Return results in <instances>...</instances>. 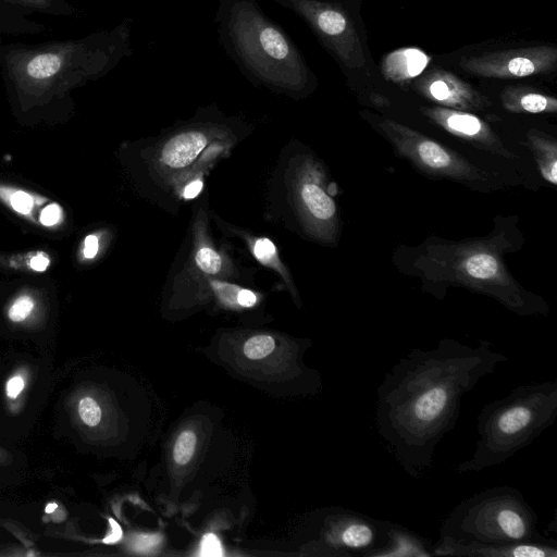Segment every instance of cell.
I'll list each match as a JSON object with an SVG mask.
<instances>
[{"mask_svg": "<svg viewBox=\"0 0 557 557\" xmlns=\"http://www.w3.org/2000/svg\"><path fill=\"white\" fill-rule=\"evenodd\" d=\"M109 521L112 527V532L103 540V542L111 544V543H115L121 540L122 530H121V527L117 524V522H115L113 519H110Z\"/></svg>", "mask_w": 557, "mask_h": 557, "instance_id": "cell-35", "label": "cell"}, {"mask_svg": "<svg viewBox=\"0 0 557 557\" xmlns=\"http://www.w3.org/2000/svg\"><path fill=\"white\" fill-rule=\"evenodd\" d=\"M460 66L486 78H517L547 74L557 66V49L541 45L484 52L465 57Z\"/></svg>", "mask_w": 557, "mask_h": 557, "instance_id": "cell-8", "label": "cell"}, {"mask_svg": "<svg viewBox=\"0 0 557 557\" xmlns=\"http://www.w3.org/2000/svg\"><path fill=\"white\" fill-rule=\"evenodd\" d=\"M380 127L397 150L421 170L461 180L480 176L467 160L413 129L391 120H383Z\"/></svg>", "mask_w": 557, "mask_h": 557, "instance_id": "cell-7", "label": "cell"}, {"mask_svg": "<svg viewBox=\"0 0 557 557\" xmlns=\"http://www.w3.org/2000/svg\"><path fill=\"white\" fill-rule=\"evenodd\" d=\"M539 517L515 486L478 492L458 503L443 520L440 536L488 544L544 542Z\"/></svg>", "mask_w": 557, "mask_h": 557, "instance_id": "cell-5", "label": "cell"}, {"mask_svg": "<svg viewBox=\"0 0 557 557\" xmlns=\"http://www.w3.org/2000/svg\"><path fill=\"white\" fill-rule=\"evenodd\" d=\"M433 554L456 557H557V541L488 544L440 536L433 545Z\"/></svg>", "mask_w": 557, "mask_h": 557, "instance_id": "cell-10", "label": "cell"}, {"mask_svg": "<svg viewBox=\"0 0 557 557\" xmlns=\"http://www.w3.org/2000/svg\"><path fill=\"white\" fill-rule=\"evenodd\" d=\"M207 144L203 133L189 131L172 137L162 148L161 161L173 169L190 164Z\"/></svg>", "mask_w": 557, "mask_h": 557, "instance_id": "cell-15", "label": "cell"}, {"mask_svg": "<svg viewBox=\"0 0 557 557\" xmlns=\"http://www.w3.org/2000/svg\"><path fill=\"white\" fill-rule=\"evenodd\" d=\"M24 388V380L16 375L9 380L7 384V394L10 398H16L17 395L23 391Z\"/></svg>", "mask_w": 557, "mask_h": 557, "instance_id": "cell-32", "label": "cell"}, {"mask_svg": "<svg viewBox=\"0 0 557 557\" xmlns=\"http://www.w3.org/2000/svg\"><path fill=\"white\" fill-rule=\"evenodd\" d=\"M507 360L487 341L471 347L444 338L431 349H411L384 374L374 422L408 476L419 479L430 469L459 419L463 396Z\"/></svg>", "mask_w": 557, "mask_h": 557, "instance_id": "cell-1", "label": "cell"}, {"mask_svg": "<svg viewBox=\"0 0 557 557\" xmlns=\"http://www.w3.org/2000/svg\"><path fill=\"white\" fill-rule=\"evenodd\" d=\"M0 197L17 213L27 215L35 207V198L22 189L0 188Z\"/></svg>", "mask_w": 557, "mask_h": 557, "instance_id": "cell-21", "label": "cell"}, {"mask_svg": "<svg viewBox=\"0 0 557 557\" xmlns=\"http://www.w3.org/2000/svg\"><path fill=\"white\" fill-rule=\"evenodd\" d=\"M275 347L273 337L269 335H257L249 338L244 345V354L251 360H258L270 355Z\"/></svg>", "mask_w": 557, "mask_h": 557, "instance_id": "cell-22", "label": "cell"}, {"mask_svg": "<svg viewBox=\"0 0 557 557\" xmlns=\"http://www.w3.org/2000/svg\"><path fill=\"white\" fill-rule=\"evenodd\" d=\"M433 545L401 524L392 523L388 543L375 557H432Z\"/></svg>", "mask_w": 557, "mask_h": 557, "instance_id": "cell-13", "label": "cell"}, {"mask_svg": "<svg viewBox=\"0 0 557 557\" xmlns=\"http://www.w3.org/2000/svg\"><path fill=\"white\" fill-rule=\"evenodd\" d=\"M300 196L309 213L318 221L329 222L334 218L335 202L318 184H304Z\"/></svg>", "mask_w": 557, "mask_h": 557, "instance_id": "cell-19", "label": "cell"}, {"mask_svg": "<svg viewBox=\"0 0 557 557\" xmlns=\"http://www.w3.org/2000/svg\"><path fill=\"white\" fill-rule=\"evenodd\" d=\"M27 11L8 0H0V35H35L44 32L42 23L30 20Z\"/></svg>", "mask_w": 557, "mask_h": 557, "instance_id": "cell-17", "label": "cell"}, {"mask_svg": "<svg viewBox=\"0 0 557 557\" xmlns=\"http://www.w3.org/2000/svg\"><path fill=\"white\" fill-rule=\"evenodd\" d=\"M161 542L159 534H137L132 541L133 549L137 553L148 554Z\"/></svg>", "mask_w": 557, "mask_h": 557, "instance_id": "cell-27", "label": "cell"}, {"mask_svg": "<svg viewBox=\"0 0 557 557\" xmlns=\"http://www.w3.org/2000/svg\"><path fill=\"white\" fill-rule=\"evenodd\" d=\"M276 1V0H275Z\"/></svg>", "mask_w": 557, "mask_h": 557, "instance_id": "cell-38", "label": "cell"}, {"mask_svg": "<svg viewBox=\"0 0 557 557\" xmlns=\"http://www.w3.org/2000/svg\"><path fill=\"white\" fill-rule=\"evenodd\" d=\"M55 507H57V505H55V504H50V505L46 508V511H47V512H51Z\"/></svg>", "mask_w": 557, "mask_h": 557, "instance_id": "cell-37", "label": "cell"}, {"mask_svg": "<svg viewBox=\"0 0 557 557\" xmlns=\"http://www.w3.org/2000/svg\"><path fill=\"white\" fill-rule=\"evenodd\" d=\"M62 209L58 203L47 205L40 212L39 221L45 226H52L60 222Z\"/></svg>", "mask_w": 557, "mask_h": 557, "instance_id": "cell-30", "label": "cell"}, {"mask_svg": "<svg viewBox=\"0 0 557 557\" xmlns=\"http://www.w3.org/2000/svg\"><path fill=\"white\" fill-rule=\"evenodd\" d=\"M49 264H50V259L48 258V256H46L44 253H38V255L34 256L29 261L30 268L37 272L46 271L47 268L49 267Z\"/></svg>", "mask_w": 557, "mask_h": 557, "instance_id": "cell-33", "label": "cell"}, {"mask_svg": "<svg viewBox=\"0 0 557 557\" xmlns=\"http://www.w3.org/2000/svg\"><path fill=\"white\" fill-rule=\"evenodd\" d=\"M294 11L314 32L321 42L347 69H360L366 64L364 51L346 11L325 0H276Z\"/></svg>", "mask_w": 557, "mask_h": 557, "instance_id": "cell-6", "label": "cell"}, {"mask_svg": "<svg viewBox=\"0 0 557 557\" xmlns=\"http://www.w3.org/2000/svg\"><path fill=\"white\" fill-rule=\"evenodd\" d=\"M198 268L209 274H215L221 270V256L209 247L200 248L195 257Z\"/></svg>", "mask_w": 557, "mask_h": 557, "instance_id": "cell-24", "label": "cell"}, {"mask_svg": "<svg viewBox=\"0 0 557 557\" xmlns=\"http://www.w3.org/2000/svg\"><path fill=\"white\" fill-rule=\"evenodd\" d=\"M200 556L205 557H220L223 556V549L218 536L213 533L203 535L200 542Z\"/></svg>", "mask_w": 557, "mask_h": 557, "instance_id": "cell-28", "label": "cell"}, {"mask_svg": "<svg viewBox=\"0 0 557 557\" xmlns=\"http://www.w3.org/2000/svg\"><path fill=\"white\" fill-rule=\"evenodd\" d=\"M500 100L509 111L527 113H554L557 111V100L527 86H508L503 89Z\"/></svg>", "mask_w": 557, "mask_h": 557, "instance_id": "cell-14", "label": "cell"}, {"mask_svg": "<svg viewBox=\"0 0 557 557\" xmlns=\"http://www.w3.org/2000/svg\"><path fill=\"white\" fill-rule=\"evenodd\" d=\"M557 419V380L521 384L483 406L476 419L472 456L457 473L481 472L505 463L531 445Z\"/></svg>", "mask_w": 557, "mask_h": 557, "instance_id": "cell-4", "label": "cell"}, {"mask_svg": "<svg viewBox=\"0 0 557 557\" xmlns=\"http://www.w3.org/2000/svg\"><path fill=\"white\" fill-rule=\"evenodd\" d=\"M429 61L430 57L420 49L401 48L384 57L381 71L386 79L404 83L419 76Z\"/></svg>", "mask_w": 557, "mask_h": 557, "instance_id": "cell-12", "label": "cell"}, {"mask_svg": "<svg viewBox=\"0 0 557 557\" xmlns=\"http://www.w3.org/2000/svg\"><path fill=\"white\" fill-rule=\"evenodd\" d=\"M98 248H99V243H98L97 236L88 235L84 242L83 252H84L85 258H87V259L94 258L98 252Z\"/></svg>", "mask_w": 557, "mask_h": 557, "instance_id": "cell-31", "label": "cell"}, {"mask_svg": "<svg viewBox=\"0 0 557 557\" xmlns=\"http://www.w3.org/2000/svg\"><path fill=\"white\" fill-rule=\"evenodd\" d=\"M27 12H37L54 17L76 16L78 10L67 0H8Z\"/></svg>", "mask_w": 557, "mask_h": 557, "instance_id": "cell-20", "label": "cell"}, {"mask_svg": "<svg viewBox=\"0 0 557 557\" xmlns=\"http://www.w3.org/2000/svg\"><path fill=\"white\" fill-rule=\"evenodd\" d=\"M253 252L258 260L267 263L275 256L276 248L269 238H260L255 244Z\"/></svg>", "mask_w": 557, "mask_h": 557, "instance_id": "cell-29", "label": "cell"}, {"mask_svg": "<svg viewBox=\"0 0 557 557\" xmlns=\"http://www.w3.org/2000/svg\"><path fill=\"white\" fill-rule=\"evenodd\" d=\"M35 300L29 295L17 297L8 310V317L13 322L25 320L34 310Z\"/></svg>", "mask_w": 557, "mask_h": 557, "instance_id": "cell-25", "label": "cell"}, {"mask_svg": "<svg viewBox=\"0 0 557 557\" xmlns=\"http://www.w3.org/2000/svg\"><path fill=\"white\" fill-rule=\"evenodd\" d=\"M528 138L535 153L542 176L553 185L557 184V149L556 144L550 141L542 133L531 131Z\"/></svg>", "mask_w": 557, "mask_h": 557, "instance_id": "cell-18", "label": "cell"}, {"mask_svg": "<svg viewBox=\"0 0 557 557\" xmlns=\"http://www.w3.org/2000/svg\"><path fill=\"white\" fill-rule=\"evenodd\" d=\"M132 49V20L83 37L0 45V74L21 109L65 102L70 92L111 73Z\"/></svg>", "mask_w": 557, "mask_h": 557, "instance_id": "cell-2", "label": "cell"}, {"mask_svg": "<svg viewBox=\"0 0 557 557\" xmlns=\"http://www.w3.org/2000/svg\"><path fill=\"white\" fill-rule=\"evenodd\" d=\"M422 112L447 132L470 141L481 144L490 150L502 153L503 156H508V151L503 148L491 127L474 114L442 106L422 108Z\"/></svg>", "mask_w": 557, "mask_h": 557, "instance_id": "cell-11", "label": "cell"}, {"mask_svg": "<svg viewBox=\"0 0 557 557\" xmlns=\"http://www.w3.org/2000/svg\"><path fill=\"white\" fill-rule=\"evenodd\" d=\"M237 302L242 307H252L257 302L256 295L249 289H239Z\"/></svg>", "mask_w": 557, "mask_h": 557, "instance_id": "cell-34", "label": "cell"}, {"mask_svg": "<svg viewBox=\"0 0 557 557\" xmlns=\"http://www.w3.org/2000/svg\"><path fill=\"white\" fill-rule=\"evenodd\" d=\"M466 277L480 283H494L503 278V268L498 259L487 251L467 255L457 267Z\"/></svg>", "mask_w": 557, "mask_h": 557, "instance_id": "cell-16", "label": "cell"}, {"mask_svg": "<svg viewBox=\"0 0 557 557\" xmlns=\"http://www.w3.org/2000/svg\"><path fill=\"white\" fill-rule=\"evenodd\" d=\"M196 441V435L193 431H184L178 435L173 449V458L176 463L186 465L191 459Z\"/></svg>", "mask_w": 557, "mask_h": 557, "instance_id": "cell-23", "label": "cell"}, {"mask_svg": "<svg viewBox=\"0 0 557 557\" xmlns=\"http://www.w3.org/2000/svg\"><path fill=\"white\" fill-rule=\"evenodd\" d=\"M215 24L221 46L247 77L290 94L309 87L305 58L257 0H220Z\"/></svg>", "mask_w": 557, "mask_h": 557, "instance_id": "cell-3", "label": "cell"}, {"mask_svg": "<svg viewBox=\"0 0 557 557\" xmlns=\"http://www.w3.org/2000/svg\"><path fill=\"white\" fill-rule=\"evenodd\" d=\"M414 89L442 107L457 110H481L490 100L459 76L446 70L434 69L414 83Z\"/></svg>", "mask_w": 557, "mask_h": 557, "instance_id": "cell-9", "label": "cell"}, {"mask_svg": "<svg viewBox=\"0 0 557 557\" xmlns=\"http://www.w3.org/2000/svg\"><path fill=\"white\" fill-rule=\"evenodd\" d=\"M78 414L88 426H95L101 420V409L97 401L90 397H85L79 401Z\"/></svg>", "mask_w": 557, "mask_h": 557, "instance_id": "cell-26", "label": "cell"}, {"mask_svg": "<svg viewBox=\"0 0 557 557\" xmlns=\"http://www.w3.org/2000/svg\"><path fill=\"white\" fill-rule=\"evenodd\" d=\"M202 188V182L201 181H194L189 183L185 190H184V197L187 199L195 198Z\"/></svg>", "mask_w": 557, "mask_h": 557, "instance_id": "cell-36", "label": "cell"}]
</instances>
